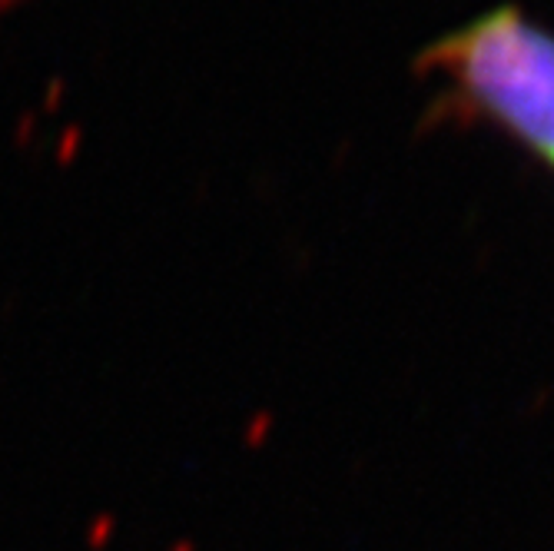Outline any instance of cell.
Segmentation results:
<instances>
[{"instance_id": "cell-1", "label": "cell", "mask_w": 554, "mask_h": 551, "mask_svg": "<svg viewBox=\"0 0 554 551\" xmlns=\"http://www.w3.org/2000/svg\"><path fill=\"white\" fill-rule=\"evenodd\" d=\"M418 67L442 83V107L554 163V30L498 4L435 37Z\"/></svg>"}, {"instance_id": "cell-2", "label": "cell", "mask_w": 554, "mask_h": 551, "mask_svg": "<svg viewBox=\"0 0 554 551\" xmlns=\"http://www.w3.org/2000/svg\"><path fill=\"white\" fill-rule=\"evenodd\" d=\"M548 170H551V173H554V163H548Z\"/></svg>"}]
</instances>
